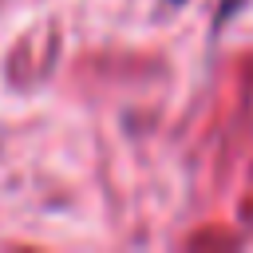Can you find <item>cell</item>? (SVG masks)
I'll list each match as a JSON object with an SVG mask.
<instances>
[{
  "label": "cell",
  "instance_id": "obj_1",
  "mask_svg": "<svg viewBox=\"0 0 253 253\" xmlns=\"http://www.w3.org/2000/svg\"><path fill=\"white\" fill-rule=\"evenodd\" d=\"M170 4H186V0H170ZM237 4H241V0H225V8H221V20H225V16H229Z\"/></svg>",
  "mask_w": 253,
  "mask_h": 253
}]
</instances>
